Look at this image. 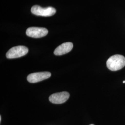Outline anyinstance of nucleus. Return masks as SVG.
<instances>
[{"mask_svg": "<svg viewBox=\"0 0 125 125\" xmlns=\"http://www.w3.org/2000/svg\"><path fill=\"white\" fill-rule=\"evenodd\" d=\"M107 66L112 71H117L125 66V58L121 55H115L108 59Z\"/></svg>", "mask_w": 125, "mask_h": 125, "instance_id": "f257e3e1", "label": "nucleus"}, {"mask_svg": "<svg viewBox=\"0 0 125 125\" xmlns=\"http://www.w3.org/2000/svg\"><path fill=\"white\" fill-rule=\"evenodd\" d=\"M31 13L37 16L49 17L54 15L56 13V10L53 7L42 8L38 5H34L31 8Z\"/></svg>", "mask_w": 125, "mask_h": 125, "instance_id": "f03ea898", "label": "nucleus"}, {"mask_svg": "<svg viewBox=\"0 0 125 125\" xmlns=\"http://www.w3.org/2000/svg\"><path fill=\"white\" fill-rule=\"evenodd\" d=\"M28 52V49L23 45H19L13 47L8 51L6 54L8 58H18L26 55Z\"/></svg>", "mask_w": 125, "mask_h": 125, "instance_id": "7ed1b4c3", "label": "nucleus"}, {"mask_svg": "<svg viewBox=\"0 0 125 125\" xmlns=\"http://www.w3.org/2000/svg\"><path fill=\"white\" fill-rule=\"evenodd\" d=\"M48 33V30L44 27H30L28 28L26 31L27 36L34 38H40L45 37L47 35Z\"/></svg>", "mask_w": 125, "mask_h": 125, "instance_id": "20e7f679", "label": "nucleus"}, {"mask_svg": "<svg viewBox=\"0 0 125 125\" xmlns=\"http://www.w3.org/2000/svg\"><path fill=\"white\" fill-rule=\"evenodd\" d=\"M51 76L49 72H39L31 73L27 77V80L30 83H36L49 78Z\"/></svg>", "mask_w": 125, "mask_h": 125, "instance_id": "39448f33", "label": "nucleus"}, {"mask_svg": "<svg viewBox=\"0 0 125 125\" xmlns=\"http://www.w3.org/2000/svg\"><path fill=\"white\" fill-rule=\"evenodd\" d=\"M70 94L65 91L56 93L50 96V102L54 104H62L66 102L69 98Z\"/></svg>", "mask_w": 125, "mask_h": 125, "instance_id": "423d86ee", "label": "nucleus"}, {"mask_svg": "<svg viewBox=\"0 0 125 125\" xmlns=\"http://www.w3.org/2000/svg\"><path fill=\"white\" fill-rule=\"evenodd\" d=\"M73 45L71 42L63 43L56 48L54 53L56 56H61L69 53L73 48Z\"/></svg>", "mask_w": 125, "mask_h": 125, "instance_id": "0eeeda50", "label": "nucleus"}, {"mask_svg": "<svg viewBox=\"0 0 125 125\" xmlns=\"http://www.w3.org/2000/svg\"><path fill=\"white\" fill-rule=\"evenodd\" d=\"M1 116L0 115V122H1Z\"/></svg>", "mask_w": 125, "mask_h": 125, "instance_id": "6e6552de", "label": "nucleus"}, {"mask_svg": "<svg viewBox=\"0 0 125 125\" xmlns=\"http://www.w3.org/2000/svg\"><path fill=\"white\" fill-rule=\"evenodd\" d=\"M123 83H125V81H123Z\"/></svg>", "mask_w": 125, "mask_h": 125, "instance_id": "1a4fd4ad", "label": "nucleus"}, {"mask_svg": "<svg viewBox=\"0 0 125 125\" xmlns=\"http://www.w3.org/2000/svg\"><path fill=\"white\" fill-rule=\"evenodd\" d=\"M94 125V124H90V125Z\"/></svg>", "mask_w": 125, "mask_h": 125, "instance_id": "9d476101", "label": "nucleus"}]
</instances>
